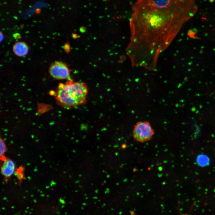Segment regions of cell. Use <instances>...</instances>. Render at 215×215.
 <instances>
[{
    "label": "cell",
    "mask_w": 215,
    "mask_h": 215,
    "mask_svg": "<svg viewBox=\"0 0 215 215\" xmlns=\"http://www.w3.org/2000/svg\"><path fill=\"white\" fill-rule=\"evenodd\" d=\"M197 0H168L159 7L153 0H137L130 23L132 44L156 54L169 44L183 24L197 11Z\"/></svg>",
    "instance_id": "6da1fadb"
},
{
    "label": "cell",
    "mask_w": 215,
    "mask_h": 215,
    "mask_svg": "<svg viewBox=\"0 0 215 215\" xmlns=\"http://www.w3.org/2000/svg\"><path fill=\"white\" fill-rule=\"evenodd\" d=\"M87 92L85 84L70 80L65 83L59 84L56 99L63 107L67 108H73L85 102Z\"/></svg>",
    "instance_id": "7a4b0ae2"
},
{
    "label": "cell",
    "mask_w": 215,
    "mask_h": 215,
    "mask_svg": "<svg viewBox=\"0 0 215 215\" xmlns=\"http://www.w3.org/2000/svg\"><path fill=\"white\" fill-rule=\"evenodd\" d=\"M154 133V130L148 121L138 122L134 126L133 136L138 142L142 143L150 140Z\"/></svg>",
    "instance_id": "3957f363"
},
{
    "label": "cell",
    "mask_w": 215,
    "mask_h": 215,
    "mask_svg": "<svg viewBox=\"0 0 215 215\" xmlns=\"http://www.w3.org/2000/svg\"><path fill=\"white\" fill-rule=\"evenodd\" d=\"M49 73L54 79L71 80L69 69L67 65L62 62L56 61L52 63L49 67Z\"/></svg>",
    "instance_id": "277c9868"
},
{
    "label": "cell",
    "mask_w": 215,
    "mask_h": 215,
    "mask_svg": "<svg viewBox=\"0 0 215 215\" xmlns=\"http://www.w3.org/2000/svg\"><path fill=\"white\" fill-rule=\"evenodd\" d=\"M1 168L2 174L6 179H7L13 174L15 170L14 162L11 159L5 158Z\"/></svg>",
    "instance_id": "5b68a950"
},
{
    "label": "cell",
    "mask_w": 215,
    "mask_h": 215,
    "mask_svg": "<svg viewBox=\"0 0 215 215\" xmlns=\"http://www.w3.org/2000/svg\"><path fill=\"white\" fill-rule=\"evenodd\" d=\"M13 51L14 53L19 56H23L28 53V47L24 42H19L15 43L13 46Z\"/></svg>",
    "instance_id": "8992f818"
},
{
    "label": "cell",
    "mask_w": 215,
    "mask_h": 215,
    "mask_svg": "<svg viewBox=\"0 0 215 215\" xmlns=\"http://www.w3.org/2000/svg\"><path fill=\"white\" fill-rule=\"evenodd\" d=\"M196 162L199 166L204 167L209 165L210 160L207 156L203 154H200L197 157Z\"/></svg>",
    "instance_id": "52a82bcc"
},
{
    "label": "cell",
    "mask_w": 215,
    "mask_h": 215,
    "mask_svg": "<svg viewBox=\"0 0 215 215\" xmlns=\"http://www.w3.org/2000/svg\"><path fill=\"white\" fill-rule=\"evenodd\" d=\"M0 158L3 160L5 159L4 156V154L7 150V148L6 145L4 141L0 138Z\"/></svg>",
    "instance_id": "ba28073f"
},
{
    "label": "cell",
    "mask_w": 215,
    "mask_h": 215,
    "mask_svg": "<svg viewBox=\"0 0 215 215\" xmlns=\"http://www.w3.org/2000/svg\"><path fill=\"white\" fill-rule=\"evenodd\" d=\"M3 35L2 33L1 32L0 33V41L1 42L3 40Z\"/></svg>",
    "instance_id": "9c48e42d"
}]
</instances>
